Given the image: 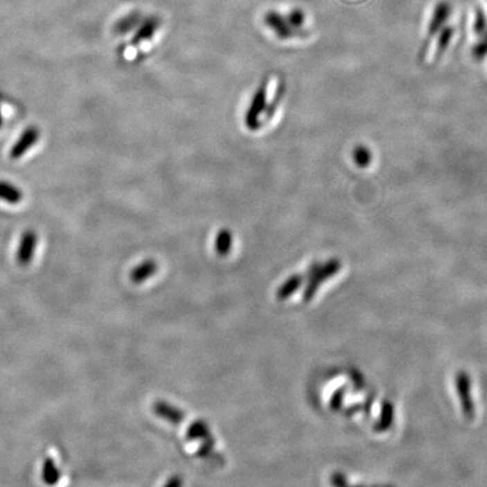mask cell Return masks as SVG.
I'll list each match as a JSON object with an SVG mask.
<instances>
[{
  "label": "cell",
  "mask_w": 487,
  "mask_h": 487,
  "mask_svg": "<svg viewBox=\"0 0 487 487\" xmlns=\"http://www.w3.org/2000/svg\"><path fill=\"white\" fill-rule=\"evenodd\" d=\"M186 438H188V440H191V441H193V440L206 441V440L211 439L212 436L209 427L206 425V422L195 420L193 423L190 424V427H188Z\"/></svg>",
  "instance_id": "14"
},
{
  "label": "cell",
  "mask_w": 487,
  "mask_h": 487,
  "mask_svg": "<svg viewBox=\"0 0 487 487\" xmlns=\"http://www.w3.org/2000/svg\"><path fill=\"white\" fill-rule=\"evenodd\" d=\"M285 17H287V21L290 23L291 26L296 30H300L303 23H305V12L300 8H294V10H291Z\"/></svg>",
  "instance_id": "18"
},
{
  "label": "cell",
  "mask_w": 487,
  "mask_h": 487,
  "mask_svg": "<svg viewBox=\"0 0 487 487\" xmlns=\"http://www.w3.org/2000/svg\"><path fill=\"white\" fill-rule=\"evenodd\" d=\"M264 23L269 30H272L276 33L278 39H289L296 35V30L291 26L287 17L276 10H269L265 14Z\"/></svg>",
  "instance_id": "5"
},
{
  "label": "cell",
  "mask_w": 487,
  "mask_h": 487,
  "mask_svg": "<svg viewBox=\"0 0 487 487\" xmlns=\"http://www.w3.org/2000/svg\"><path fill=\"white\" fill-rule=\"evenodd\" d=\"M161 26V19L158 16L150 15L143 19L139 26L136 28V33L131 39V43L134 46H139L145 41H149L154 37V33L157 32Z\"/></svg>",
  "instance_id": "6"
},
{
  "label": "cell",
  "mask_w": 487,
  "mask_h": 487,
  "mask_svg": "<svg viewBox=\"0 0 487 487\" xmlns=\"http://www.w3.org/2000/svg\"><path fill=\"white\" fill-rule=\"evenodd\" d=\"M23 192L10 181H0V200L8 204H19L23 200Z\"/></svg>",
  "instance_id": "12"
},
{
  "label": "cell",
  "mask_w": 487,
  "mask_h": 487,
  "mask_svg": "<svg viewBox=\"0 0 487 487\" xmlns=\"http://www.w3.org/2000/svg\"><path fill=\"white\" fill-rule=\"evenodd\" d=\"M283 95H285V84L281 82L278 85V89H276V95L273 97V100H271V103L267 106V109H265V113H264L265 114V120H269L274 115L276 109L280 105V102H281Z\"/></svg>",
  "instance_id": "17"
},
{
  "label": "cell",
  "mask_w": 487,
  "mask_h": 487,
  "mask_svg": "<svg viewBox=\"0 0 487 487\" xmlns=\"http://www.w3.org/2000/svg\"><path fill=\"white\" fill-rule=\"evenodd\" d=\"M41 132L39 129L35 125H30L26 127L19 139L16 140L15 143L10 148V157L12 161L21 159L23 156L26 154V152H30V149L33 148L35 143L39 140Z\"/></svg>",
  "instance_id": "4"
},
{
  "label": "cell",
  "mask_w": 487,
  "mask_h": 487,
  "mask_svg": "<svg viewBox=\"0 0 487 487\" xmlns=\"http://www.w3.org/2000/svg\"><path fill=\"white\" fill-rule=\"evenodd\" d=\"M305 278H307L306 273L305 274H294V276L287 278V281L281 287H278V291H276V299L280 300V301L287 300L289 296H292L303 285Z\"/></svg>",
  "instance_id": "11"
},
{
  "label": "cell",
  "mask_w": 487,
  "mask_h": 487,
  "mask_svg": "<svg viewBox=\"0 0 487 487\" xmlns=\"http://www.w3.org/2000/svg\"><path fill=\"white\" fill-rule=\"evenodd\" d=\"M339 269H341V263H339V260L337 258H332V260H327L324 265L318 264L315 271L308 278V283H307L306 287L303 290V301L309 303L315 296L319 285L323 282L326 281L327 278H330V276H333L334 274L339 272Z\"/></svg>",
  "instance_id": "2"
},
{
  "label": "cell",
  "mask_w": 487,
  "mask_h": 487,
  "mask_svg": "<svg viewBox=\"0 0 487 487\" xmlns=\"http://www.w3.org/2000/svg\"><path fill=\"white\" fill-rule=\"evenodd\" d=\"M37 242H39V236L33 229L25 230L19 240V249L16 251V262L19 267H25L30 265L35 255Z\"/></svg>",
  "instance_id": "3"
},
{
  "label": "cell",
  "mask_w": 487,
  "mask_h": 487,
  "mask_svg": "<svg viewBox=\"0 0 487 487\" xmlns=\"http://www.w3.org/2000/svg\"><path fill=\"white\" fill-rule=\"evenodd\" d=\"M474 53H475L476 57H484L485 55L487 53V33L486 35H485L483 39H481V42L478 43L477 46H476L475 48V51H474Z\"/></svg>",
  "instance_id": "21"
},
{
  "label": "cell",
  "mask_w": 487,
  "mask_h": 487,
  "mask_svg": "<svg viewBox=\"0 0 487 487\" xmlns=\"http://www.w3.org/2000/svg\"><path fill=\"white\" fill-rule=\"evenodd\" d=\"M344 391L341 389V391H336L334 393V396L332 397V400H330V409H339L341 407V402H342V397Z\"/></svg>",
  "instance_id": "22"
},
{
  "label": "cell",
  "mask_w": 487,
  "mask_h": 487,
  "mask_svg": "<svg viewBox=\"0 0 487 487\" xmlns=\"http://www.w3.org/2000/svg\"><path fill=\"white\" fill-rule=\"evenodd\" d=\"M353 159L357 166L364 168V167L369 166L371 159H373V154L369 149L364 145H357V148L354 149Z\"/></svg>",
  "instance_id": "16"
},
{
  "label": "cell",
  "mask_w": 487,
  "mask_h": 487,
  "mask_svg": "<svg viewBox=\"0 0 487 487\" xmlns=\"http://www.w3.org/2000/svg\"><path fill=\"white\" fill-rule=\"evenodd\" d=\"M165 485L166 486H179V485H181V479L179 477H172Z\"/></svg>",
  "instance_id": "23"
},
{
  "label": "cell",
  "mask_w": 487,
  "mask_h": 487,
  "mask_svg": "<svg viewBox=\"0 0 487 487\" xmlns=\"http://www.w3.org/2000/svg\"><path fill=\"white\" fill-rule=\"evenodd\" d=\"M486 26L487 19L484 10H481V8H477V10H476L475 24H474L476 33H484Z\"/></svg>",
  "instance_id": "20"
},
{
  "label": "cell",
  "mask_w": 487,
  "mask_h": 487,
  "mask_svg": "<svg viewBox=\"0 0 487 487\" xmlns=\"http://www.w3.org/2000/svg\"><path fill=\"white\" fill-rule=\"evenodd\" d=\"M451 6L448 1H440L434 8L432 19L429 24V34L434 35L445 26V21L450 16Z\"/></svg>",
  "instance_id": "8"
},
{
  "label": "cell",
  "mask_w": 487,
  "mask_h": 487,
  "mask_svg": "<svg viewBox=\"0 0 487 487\" xmlns=\"http://www.w3.org/2000/svg\"><path fill=\"white\" fill-rule=\"evenodd\" d=\"M158 265L154 260H145L134 267L130 273V280L134 285H140L147 281L150 276L157 272Z\"/></svg>",
  "instance_id": "9"
},
{
  "label": "cell",
  "mask_w": 487,
  "mask_h": 487,
  "mask_svg": "<svg viewBox=\"0 0 487 487\" xmlns=\"http://www.w3.org/2000/svg\"><path fill=\"white\" fill-rule=\"evenodd\" d=\"M452 35H454V28H442L439 41H438V50H439V52L443 51V50L448 46L449 42H450L451 39H452Z\"/></svg>",
  "instance_id": "19"
},
{
  "label": "cell",
  "mask_w": 487,
  "mask_h": 487,
  "mask_svg": "<svg viewBox=\"0 0 487 487\" xmlns=\"http://www.w3.org/2000/svg\"><path fill=\"white\" fill-rule=\"evenodd\" d=\"M3 114H1V111H0V127H3Z\"/></svg>",
  "instance_id": "24"
},
{
  "label": "cell",
  "mask_w": 487,
  "mask_h": 487,
  "mask_svg": "<svg viewBox=\"0 0 487 487\" xmlns=\"http://www.w3.org/2000/svg\"><path fill=\"white\" fill-rule=\"evenodd\" d=\"M267 106V82H263L258 86L255 91L254 95L251 97L247 111L245 113L244 122L249 131H256L262 125V115L265 113Z\"/></svg>",
  "instance_id": "1"
},
{
  "label": "cell",
  "mask_w": 487,
  "mask_h": 487,
  "mask_svg": "<svg viewBox=\"0 0 487 487\" xmlns=\"http://www.w3.org/2000/svg\"><path fill=\"white\" fill-rule=\"evenodd\" d=\"M143 15L139 10H134L127 14L125 17H122L120 21H116L114 25V33L118 35H125V34L130 33L132 30H136L139 26L140 23L143 21Z\"/></svg>",
  "instance_id": "10"
},
{
  "label": "cell",
  "mask_w": 487,
  "mask_h": 487,
  "mask_svg": "<svg viewBox=\"0 0 487 487\" xmlns=\"http://www.w3.org/2000/svg\"><path fill=\"white\" fill-rule=\"evenodd\" d=\"M41 476H42V481H44L46 485H50V486L57 484L59 479H60V470H59L57 463H55V460L52 459V458H46V459L43 461Z\"/></svg>",
  "instance_id": "15"
},
{
  "label": "cell",
  "mask_w": 487,
  "mask_h": 487,
  "mask_svg": "<svg viewBox=\"0 0 487 487\" xmlns=\"http://www.w3.org/2000/svg\"><path fill=\"white\" fill-rule=\"evenodd\" d=\"M233 247V233L227 228L219 230L215 238V253L219 256H227L230 253V249Z\"/></svg>",
  "instance_id": "13"
},
{
  "label": "cell",
  "mask_w": 487,
  "mask_h": 487,
  "mask_svg": "<svg viewBox=\"0 0 487 487\" xmlns=\"http://www.w3.org/2000/svg\"><path fill=\"white\" fill-rule=\"evenodd\" d=\"M154 411L158 418H163L174 425L181 424L185 420V414L181 409H176L174 406L170 405L168 402H163V400L154 402Z\"/></svg>",
  "instance_id": "7"
}]
</instances>
